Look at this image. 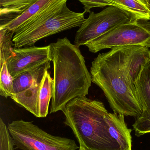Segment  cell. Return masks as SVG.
<instances>
[{
	"label": "cell",
	"instance_id": "cell-1",
	"mask_svg": "<svg viewBox=\"0 0 150 150\" xmlns=\"http://www.w3.org/2000/svg\"><path fill=\"white\" fill-rule=\"evenodd\" d=\"M150 59L149 49L137 45L114 47L92 62V82L103 91L114 112L136 118L142 115L134 82Z\"/></svg>",
	"mask_w": 150,
	"mask_h": 150
},
{
	"label": "cell",
	"instance_id": "cell-2",
	"mask_svg": "<svg viewBox=\"0 0 150 150\" xmlns=\"http://www.w3.org/2000/svg\"><path fill=\"white\" fill-rule=\"evenodd\" d=\"M54 77L50 113L63 111L70 102L88 93L92 82L79 48L67 38L50 45Z\"/></svg>",
	"mask_w": 150,
	"mask_h": 150
},
{
	"label": "cell",
	"instance_id": "cell-3",
	"mask_svg": "<svg viewBox=\"0 0 150 150\" xmlns=\"http://www.w3.org/2000/svg\"><path fill=\"white\" fill-rule=\"evenodd\" d=\"M62 112L64 124L71 129L79 146L88 150H120L110 134L105 119L108 111L103 103L81 96L70 102Z\"/></svg>",
	"mask_w": 150,
	"mask_h": 150
},
{
	"label": "cell",
	"instance_id": "cell-4",
	"mask_svg": "<svg viewBox=\"0 0 150 150\" xmlns=\"http://www.w3.org/2000/svg\"><path fill=\"white\" fill-rule=\"evenodd\" d=\"M8 128L16 149L77 150L79 148L73 139L51 135L32 122L15 120L8 123Z\"/></svg>",
	"mask_w": 150,
	"mask_h": 150
},
{
	"label": "cell",
	"instance_id": "cell-5",
	"mask_svg": "<svg viewBox=\"0 0 150 150\" xmlns=\"http://www.w3.org/2000/svg\"><path fill=\"white\" fill-rule=\"evenodd\" d=\"M67 1L59 8L35 26L17 34L13 38L14 48L34 46L41 39L59 32L80 27L86 19L83 13L70 10Z\"/></svg>",
	"mask_w": 150,
	"mask_h": 150
},
{
	"label": "cell",
	"instance_id": "cell-6",
	"mask_svg": "<svg viewBox=\"0 0 150 150\" xmlns=\"http://www.w3.org/2000/svg\"><path fill=\"white\" fill-rule=\"evenodd\" d=\"M150 48V21L130 22L117 26L85 45L89 51L125 46Z\"/></svg>",
	"mask_w": 150,
	"mask_h": 150
},
{
	"label": "cell",
	"instance_id": "cell-7",
	"mask_svg": "<svg viewBox=\"0 0 150 150\" xmlns=\"http://www.w3.org/2000/svg\"><path fill=\"white\" fill-rule=\"evenodd\" d=\"M133 21L128 13L115 6H109L96 13L90 11L76 32L74 45L79 48L119 25Z\"/></svg>",
	"mask_w": 150,
	"mask_h": 150
},
{
	"label": "cell",
	"instance_id": "cell-8",
	"mask_svg": "<svg viewBox=\"0 0 150 150\" xmlns=\"http://www.w3.org/2000/svg\"><path fill=\"white\" fill-rule=\"evenodd\" d=\"M52 85L53 79L50 73L47 72L41 83L15 94L11 98L36 117H46L52 98Z\"/></svg>",
	"mask_w": 150,
	"mask_h": 150
},
{
	"label": "cell",
	"instance_id": "cell-9",
	"mask_svg": "<svg viewBox=\"0 0 150 150\" xmlns=\"http://www.w3.org/2000/svg\"><path fill=\"white\" fill-rule=\"evenodd\" d=\"M13 52L14 56L9 59L6 64L14 79L45 62L51 61L50 45L44 47L14 48Z\"/></svg>",
	"mask_w": 150,
	"mask_h": 150
},
{
	"label": "cell",
	"instance_id": "cell-10",
	"mask_svg": "<svg viewBox=\"0 0 150 150\" xmlns=\"http://www.w3.org/2000/svg\"><path fill=\"white\" fill-rule=\"evenodd\" d=\"M124 116L116 112H108L105 119L109 127L110 134L116 141L120 150H132V129L127 127Z\"/></svg>",
	"mask_w": 150,
	"mask_h": 150
},
{
	"label": "cell",
	"instance_id": "cell-11",
	"mask_svg": "<svg viewBox=\"0 0 150 150\" xmlns=\"http://www.w3.org/2000/svg\"><path fill=\"white\" fill-rule=\"evenodd\" d=\"M51 62V61L45 62L14 78L13 86L15 93L22 92L35 84L41 83L45 72L50 68Z\"/></svg>",
	"mask_w": 150,
	"mask_h": 150
},
{
	"label": "cell",
	"instance_id": "cell-12",
	"mask_svg": "<svg viewBox=\"0 0 150 150\" xmlns=\"http://www.w3.org/2000/svg\"><path fill=\"white\" fill-rule=\"evenodd\" d=\"M115 6L128 13L133 21H150V9L147 0H109Z\"/></svg>",
	"mask_w": 150,
	"mask_h": 150
},
{
	"label": "cell",
	"instance_id": "cell-13",
	"mask_svg": "<svg viewBox=\"0 0 150 150\" xmlns=\"http://www.w3.org/2000/svg\"><path fill=\"white\" fill-rule=\"evenodd\" d=\"M37 0H0V27L21 15Z\"/></svg>",
	"mask_w": 150,
	"mask_h": 150
},
{
	"label": "cell",
	"instance_id": "cell-14",
	"mask_svg": "<svg viewBox=\"0 0 150 150\" xmlns=\"http://www.w3.org/2000/svg\"><path fill=\"white\" fill-rule=\"evenodd\" d=\"M134 86L143 113L150 111V59L143 66Z\"/></svg>",
	"mask_w": 150,
	"mask_h": 150
},
{
	"label": "cell",
	"instance_id": "cell-15",
	"mask_svg": "<svg viewBox=\"0 0 150 150\" xmlns=\"http://www.w3.org/2000/svg\"><path fill=\"white\" fill-rule=\"evenodd\" d=\"M54 0H37L35 3L29 7L21 15L0 28H6L15 31L27 22L31 20L39 12L50 5Z\"/></svg>",
	"mask_w": 150,
	"mask_h": 150
},
{
	"label": "cell",
	"instance_id": "cell-16",
	"mask_svg": "<svg viewBox=\"0 0 150 150\" xmlns=\"http://www.w3.org/2000/svg\"><path fill=\"white\" fill-rule=\"evenodd\" d=\"M14 33L13 31L6 28H0V64L1 67L5 62H8L9 59L13 57V46L15 47L13 42V35Z\"/></svg>",
	"mask_w": 150,
	"mask_h": 150
},
{
	"label": "cell",
	"instance_id": "cell-17",
	"mask_svg": "<svg viewBox=\"0 0 150 150\" xmlns=\"http://www.w3.org/2000/svg\"><path fill=\"white\" fill-rule=\"evenodd\" d=\"M1 68L0 94L5 98H11L15 94L13 86L14 79L9 73L6 62L3 64Z\"/></svg>",
	"mask_w": 150,
	"mask_h": 150
},
{
	"label": "cell",
	"instance_id": "cell-18",
	"mask_svg": "<svg viewBox=\"0 0 150 150\" xmlns=\"http://www.w3.org/2000/svg\"><path fill=\"white\" fill-rule=\"evenodd\" d=\"M132 127L137 137L150 133V111L144 112L136 118Z\"/></svg>",
	"mask_w": 150,
	"mask_h": 150
},
{
	"label": "cell",
	"instance_id": "cell-19",
	"mask_svg": "<svg viewBox=\"0 0 150 150\" xmlns=\"http://www.w3.org/2000/svg\"><path fill=\"white\" fill-rule=\"evenodd\" d=\"M14 143L6 125L0 118V150H14Z\"/></svg>",
	"mask_w": 150,
	"mask_h": 150
},
{
	"label": "cell",
	"instance_id": "cell-20",
	"mask_svg": "<svg viewBox=\"0 0 150 150\" xmlns=\"http://www.w3.org/2000/svg\"><path fill=\"white\" fill-rule=\"evenodd\" d=\"M84 6V14L90 13V10L93 8H103L110 6L109 0H79Z\"/></svg>",
	"mask_w": 150,
	"mask_h": 150
},
{
	"label": "cell",
	"instance_id": "cell-21",
	"mask_svg": "<svg viewBox=\"0 0 150 150\" xmlns=\"http://www.w3.org/2000/svg\"><path fill=\"white\" fill-rule=\"evenodd\" d=\"M79 150H88L87 149H85V148H83V147H81V146H79Z\"/></svg>",
	"mask_w": 150,
	"mask_h": 150
},
{
	"label": "cell",
	"instance_id": "cell-22",
	"mask_svg": "<svg viewBox=\"0 0 150 150\" xmlns=\"http://www.w3.org/2000/svg\"><path fill=\"white\" fill-rule=\"evenodd\" d=\"M147 2H148V5H149V8L150 9V0H147Z\"/></svg>",
	"mask_w": 150,
	"mask_h": 150
}]
</instances>
